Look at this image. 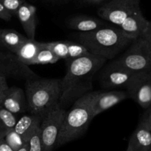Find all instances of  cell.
<instances>
[{"label":"cell","mask_w":151,"mask_h":151,"mask_svg":"<svg viewBox=\"0 0 151 151\" xmlns=\"http://www.w3.org/2000/svg\"><path fill=\"white\" fill-rule=\"evenodd\" d=\"M107 59L90 53L66 62V73L61 79L59 104L66 108L79 98L91 92L93 78L106 63Z\"/></svg>","instance_id":"1"},{"label":"cell","mask_w":151,"mask_h":151,"mask_svg":"<svg viewBox=\"0 0 151 151\" xmlns=\"http://www.w3.org/2000/svg\"><path fill=\"white\" fill-rule=\"evenodd\" d=\"M75 36L89 53L106 59H114L135 40L128 36L119 28L109 26L90 32L78 33Z\"/></svg>","instance_id":"2"},{"label":"cell","mask_w":151,"mask_h":151,"mask_svg":"<svg viewBox=\"0 0 151 151\" xmlns=\"http://www.w3.org/2000/svg\"><path fill=\"white\" fill-rule=\"evenodd\" d=\"M100 91L86 93L73 103L66 111L56 147H60L81 137L87 130L93 117L94 105Z\"/></svg>","instance_id":"3"},{"label":"cell","mask_w":151,"mask_h":151,"mask_svg":"<svg viewBox=\"0 0 151 151\" xmlns=\"http://www.w3.org/2000/svg\"><path fill=\"white\" fill-rule=\"evenodd\" d=\"M25 93L29 113L42 117L58 103L61 95V79L33 78L25 83Z\"/></svg>","instance_id":"4"},{"label":"cell","mask_w":151,"mask_h":151,"mask_svg":"<svg viewBox=\"0 0 151 151\" xmlns=\"http://www.w3.org/2000/svg\"><path fill=\"white\" fill-rule=\"evenodd\" d=\"M111 64L133 72H151V44L144 36L139 37Z\"/></svg>","instance_id":"5"},{"label":"cell","mask_w":151,"mask_h":151,"mask_svg":"<svg viewBox=\"0 0 151 151\" xmlns=\"http://www.w3.org/2000/svg\"><path fill=\"white\" fill-rule=\"evenodd\" d=\"M66 114V109L58 102L44 115L40 125L43 151H52L56 147Z\"/></svg>","instance_id":"6"},{"label":"cell","mask_w":151,"mask_h":151,"mask_svg":"<svg viewBox=\"0 0 151 151\" xmlns=\"http://www.w3.org/2000/svg\"><path fill=\"white\" fill-rule=\"evenodd\" d=\"M140 0H111L99 7V16L107 22L119 25L140 8Z\"/></svg>","instance_id":"7"},{"label":"cell","mask_w":151,"mask_h":151,"mask_svg":"<svg viewBox=\"0 0 151 151\" xmlns=\"http://www.w3.org/2000/svg\"><path fill=\"white\" fill-rule=\"evenodd\" d=\"M143 73H145L133 72L109 63L100 73L99 80L103 88L106 90L127 89L134 80Z\"/></svg>","instance_id":"8"},{"label":"cell","mask_w":151,"mask_h":151,"mask_svg":"<svg viewBox=\"0 0 151 151\" xmlns=\"http://www.w3.org/2000/svg\"><path fill=\"white\" fill-rule=\"evenodd\" d=\"M0 75L6 78H13L27 81L38 76L35 72L24 64L15 53L0 50Z\"/></svg>","instance_id":"9"},{"label":"cell","mask_w":151,"mask_h":151,"mask_svg":"<svg viewBox=\"0 0 151 151\" xmlns=\"http://www.w3.org/2000/svg\"><path fill=\"white\" fill-rule=\"evenodd\" d=\"M126 92L128 98L144 109L151 106V72L142 74L128 86Z\"/></svg>","instance_id":"10"},{"label":"cell","mask_w":151,"mask_h":151,"mask_svg":"<svg viewBox=\"0 0 151 151\" xmlns=\"http://www.w3.org/2000/svg\"><path fill=\"white\" fill-rule=\"evenodd\" d=\"M148 24L149 21L144 17L139 8L130 15L119 28L130 38L137 39L143 36Z\"/></svg>","instance_id":"11"},{"label":"cell","mask_w":151,"mask_h":151,"mask_svg":"<svg viewBox=\"0 0 151 151\" xmlns=\"http://www.w3.org/2000/svg\"><path fill=\"white\" fill-rule=\"evenodd\" d=\"M2 107L15 115L29 111L25 92L19 87H9L3 101Z\"/></svg>","instance_id":"12"},{"label":"cell","mask_w":151,"mask_h":151,"mask_svg":"<svg viewBox=\"0 0 151 151\" xmlns=\"http://www.w3.org/2000/svg\"><path fill=\"white\" fill-rule=\"evenodd\" d=\"M128 98L126 90H110L107 92L100 91L94 102L93 117L97 116L106 110L117 105Z\"/></svg>","instance_id":"13"},{"label":"cell","mask_w":151,"mask_h":151,"mask_svg":"<svg viewBox=\"0 0 151 151\" xmlns=\"http://www.w3.org/2000/svg\"><path fill=\"white\" fill-rule=\"evenodd\" d=\"M16 16L19 18L27 37L29 39H35L37 26L36 7L25 1L18 10Z\"/></svg>","instance_id":"14"},{"label":"cell","mask_w":151,"mask_h":151,"mask_svg":"<svg viewBox=\"0 0 151 151\" xmlns=\"http://www.w3.org/2000/svg\"><path fill=\"white\" fill-rule=\"evenodd\" d=\"M69 29L80 32H90L108 26L104 21L86 15H78L70 18L66 22Z\"/></svg>","instance_id":"15"},{"label":"cell","mask_w":151,"mask_h":151,"mask_svg":"<svg viewBox=\"0 0 151 151\" xmlns=\"http://www.w3.org/2000/svg\"><path fill=\"white\" fill-rule=\"evenodd\" d=\"M44 117L37 114L25 115L17 120L13 130L22 137L24 142H27L37 128L40 127Z\"/></svg>","instance_id":"16"},{"label":"cell","mask_w":151,"mask_h":151,"mask_svg":"<svg viewBox=\"0 0 151 151\" xmlns=\"http://www.w3.org/2000/svg\"><path fill=\"white\" fill-rule=\"evenodd\" d=\"M127 151H151V131L139 124L131 135Z\"/></svg>","instance_id":"17"},{"label":"cell","mask_w":151,"mask_h":151,"mask_svg":"<svg viewBox=\"0 0 151 151\" xmlns=\"http://www.w3.org/2000/svg\"><path fill=\"white\" fill-rule=\"evenodd\" d=\"M44 47V42H39L35 39L28 38L15 54L24 64L29 66L38 52Z\"/></svg>","instance_id":"18"},{"label":"cell","mask_w":151,"mask_h":151,"mask_svg":"<svg viewBox=\"0 0 151 151\" xmlns=\"http://www.w3.org/2000/svg\"><path fill=\"white\" fill-rule=\"evenodd\" d=\"M1 37L4 48L13 53L28 39L27 37L13 29H1Z\"/></svg>","instance_id":"19"},{"label":"cell","mask_w":151,"mask_h":151,"mask_svg":"<svg viewBox=\"0 0 151 151\" xmlns=\"http://www.w3.org/2000/svg\"><path fill=\"white\" fill-rule=\"evenodd\" d=\"M16 122V115L4 107L0 108V138H4L10 130H13Z\"/></svg>","instance_id":"20"},{"label":"cell","mask_w":151,"mask_h":151,"mask_svg":"<svg viewBox=\"0 0 151 151\" xmlns=\"http://www.w3.org/2000/svg\"><path fill=\"white\" fill-rule=\"evenodd\" d=\"M68 46V57L65 62H69L74 59H78L82 56L89 54L88 50L79 42H75L72 41H66Z\"/></svg>","instance_id":"21"},{"label":"cell","mask_w":151,"mask_h":151,"mask_svg":"<svg viewBox=\"0 0 151 151\" xmlns=\"http://www.w3.org/2000/svg\"><path fill=\"white\" fill-rule=\"evenodd\" d=\"M44 47L51 50L59 59L66 61L68 57V46L66 41L44 42Z\"/></svg>","instance_id":"22"},{"label":"cell","mask_w":151,"mask_h":151,"mask_svg":"<svg viewBox=\"0 0 151 151\" xmlns=\"http://www.w3.org/2000/svg\"><path fill=\"white\" fill-rule=\"evenodd\" d=\"M60 59L49 49L44 47L41 49L33 61L31 65H48V64H55L58 62Z\"/></svg>","instance_id":"23"},{"label":"cell","mask_w":151,"mask_h":151,"mask_svg":"<svg viewBox=\"0 0 151 151\" xmlns=\"http://www.w3.org/2000/svg\"><path fill=\"white\" fill-rule=\"evenodd\" d=\"M4 141L7 144L9 147L13 150V151H17L20 149L26 142H24L20 136L14 130H12L6 135L4 137Z\"/></svg>","instance_id":"24"},{"label":"cell","mask_w":151,"mask_h":151,"mask_svg":"<svg viewBox=\"0 0 151 151\" xmlns=\"http://www.w3.org/2000/svg\"><path fill=\"white\" fill-rule=\"evenodd\" d=\"M27 143L29 151H43L40 127L37 128L32 133L27 141Z\"/></svg>","instance_id":"25"},{"label":"cell","mask_w":151,"mask_h":151,"mask_svg":"<svg viewBox=\"0 0 151 151\" xmlns=\"http://www.w3.org/2000/svg\"><path fill=\"white\" fill-rule=\"evenodd\" d=\"M25 1V0H0V2L11 13L12 16H16L18 10Z\"/></svg>","instance_id":"26"},{"label":"cell","mask_w":151,"mask_h":151,"mask_svg":"<svg viewBox=\"0 0 151 151\" xmlns=\"http://www.w3.org/2000/svg\"><path fill=\"white\" fill-rule=\"evenodd\" d=\"M9 86L7 82V78L2 75H0V108L2 107L3 101L8 91Z\"/></svg>","instance_id":"27"},{"label":"cell","mask_w":151,"mask_h":151,"mask_svg":"<svg viewBox=\"0 0 151 151\" xmlns=\"http://www.w3.org/2000/svg\"><path fill=\"white\" fill-rule=\"evenodd\" d=\"M139 124L143 126L151 131V106L146 109V111L142 116Z\"/></svg>","instance_id":"28"},{"label":"cell","mask_w":151,"mask_h":151,"mask_svg":"<svg viewBox=\"0 0 151 151\" xmlns=\"http://www.w3.org/2000/svg\"><path fill=\"white\" fill-rule=\"evenodd\" d=\"M12 17H13V16H12L11 13L0 2V19L9 22V21L11 20Z\"/></svg>","instance_id":"29"},{"label":"cell","mask_w":151,"mask_h":151,"mask_svg":"<svg viewBox=\"0 0 151 151\" xmlns=\"http://www.w3.org/2000/svg\"><path fill=\"white\" fill-rule=\"evenodd\" d=\"M0 151H13L6 143L4 138H0Z\"/></svg>","instance_id":"30"},{"label":"cell","mask_w":151,"mask_h":151,"mask_svg":"<svg viewBox=\"0 0 151 151\" xmlns=\"http://www.w3.org/2000/svg\"><path fill=\"white\" fill-rule=\"evenodd\" d=\"M143 36L149 41V42L151 44V22L149 21V24H148V26H147V30H146L145 33H144Z\"/></svg>","instance_id":"31"},{"label":"cell","mask_w":151,"mask_h":151,"mask_svg":"<svg viewBox=\"0 0 151 151\" xmlns=\"http://www.w3.org/2000/svg\"><path fill=\"white\" fill-rule=\"evenodd\" d=\"M17 151H29V149H28V143L27 142L19 150H18Z\"/></svg>","instance_id":"32"},{"label":"cell","mask_w":151,"mask_h":151,"mask_svg":"<svg viewBox=\"0 0 151 151\" xmlns=\"http://www.w3.org/2000/svg\"><path fill=\"white\" fill-rule=\"evenodd\" d=\"M87 1H89V2L91 3H96V4H97V3L102 2V1H103L104 0H87Z\"/></svg>","instance_id":"33"},{"label":"cell","mask_w":151,"mask_h":151,"mask_svg":"<svg viewBox=\"0 0 151 151\" xmlns=\"http://www.w3.org/2000/svg\"><path fill=\"white\" fill-rule=\"evenodd\" d=\"M0 47H1V48H4V47H3V44H2V42H1V29H0Z\"/></svg>","instance_id":"34"}]
</instances>
